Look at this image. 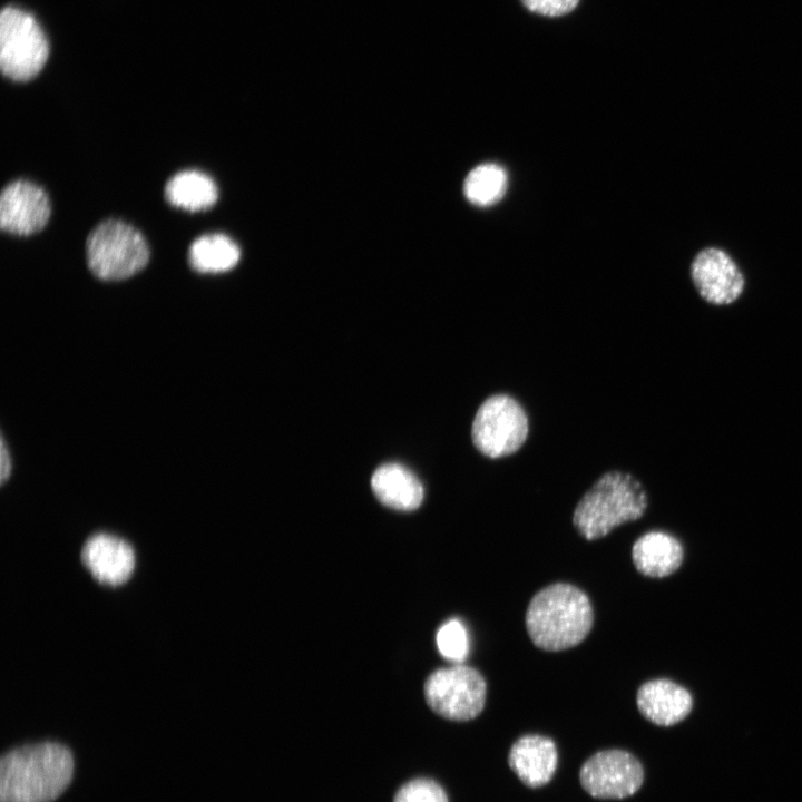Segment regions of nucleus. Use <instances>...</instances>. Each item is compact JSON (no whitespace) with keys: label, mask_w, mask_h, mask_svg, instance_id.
<instances>
[{"label":"nucleus","mask_w":802,"mask_h":802,"mask_svg":"<svg viewBox=\"0 0 802 802\" xmlns=\"http://www.w3.org/2000/svg\"><path fill=\"white\" fill-rule=\"evenodd\" d=\"M71 751L58 742L25 744L0 760V802H52L70 784Z\"/></svg>","instance_id":"obj_1"},{"label":"nucleus","mask_w":802,"mask_h":802,"mask_svg":"<svg viewBox=\"0 0 802 802\" xmlns=\"http://www.w3.org/2000/svg\"><path fill=\"white\" fill-rule=\"evenodd\" d=\"M525 623L535 646L558 652L574 647L587 637L594 624V609L580 588L555 583L532 596Z\"/></svg>","instance_id":"obj_2"},{"label":"nucleus","mask_w":802,"mask_h":802,"mask_svg":"<svg viewBox=\"0 0 802 802\" xmlns=\"http://www.w3.org/2000/svg\"><path fill=\"white\" fill-rule=\"evenodd\" d=\"M648 497L633 476L610 471L599 477L575 507L573 524L587 540L608 535L617 526L639 519Z\"/></svg>","instance_id":"obj_3"},{"label":"nucleus","mask_w":802,"mask_h":802,"mask_svg":"<svg viewBox=\"0 0 802 802\" xmlns=\"http://www.w3.org/2000/svg\"><path fill=\"white\" fill-rule=\"evenodd\" d=\"M90 272L102 281H120L140 272L149 261V247L134 226L117 219L97 225L86 242Z\"/></svg>","instance_id":"obj_4"},{"label":"nucleus","mask_w":802,"mask_h":802,"mask_svg":"<svg viewBox=\"0 0 802 802\" xmlns=\"http://www.w3.org/2000/svg\"><path fill=\"white\" fill-rule=\"evenodd\" d=\"M49 46L43 30L30 13L6 7L0 16V67L14 81H28L43 68Z\"/></svg>","instance_id":"obj_5"},{"label":"nucleus","mask_w":802,"mask_h":802,"mask_svg":"<svg viewBox=\"0 0 802 802\" xmlns=\"http://www.w3.org/2000/svg\"><path fill=\"white\" fill-rule=\"evenodd\" d=\"M527 434V415L521 405L507 394L487 398L478 408L471 427L475 447L491 459L516 452Z\"/></svg>","instance_id":"obj_6"},{"label":"nucleus","mask_w":802,"mask_h":802,"mask_svg":"<svg viewBox=\"0 0 802 802\" xmlns=\"http://www.w3.org/2000/svg\"><path fill=\"white\" fill-rule=\"evenodd\" d=\"M424 696L438 715L464 722L477 717L485 707L487 683L469 666H452L434 671L426 681Z\"/></svg>","instance_id":"obj_7"},{"label":"nucleus","mask_w":802,"mask_h":802,"mask_svg":"<svg viewBox=\"0 0 802 802\" xmlns=\"http://www.w3.org/2000/svg\"><path fill=\"white\" fill-rule=\"evenodd\" d=\"M584 790L596 799H625L642 786L644 771L639 761L624 750H604L583 764L579 772Z\"/></svg>","instance_id":"obj_8"},{"label":"nucleus","mask_w":802,"mask_h":802,"mask_svg":"<svg viewBox=\"0 0 802 802\" xmlns=\"http://www.w3.org/2000/svg\"><path fill=\"white\" fill-rule=\"evenodd\" d=\"M51 213L46 192L32 182L9 183L0 196V227L6 233L29 236L40 232Z\"/></svg>","instance_id":"obj_9"},{"label":"nucleus","mask_w":802,"mask_h":802,"mask_svg":"<svg viewBox=\"0 0 802 802\" xmlns=\"http://www.w3.org/2000/svg\"><path fill=\"white\" fill-rule=\"evenodd\" d=\"M691 277L700 296L713 305H728L744 291L745 280L736 263L722 250L701 251L691 265Z\"/></svg>","instance_id":"obj_10"},{"label":"nucleus","mask_w":802,"mask_h":802,"mask_svg":"<svg viewBox=\"0 0 802 802\" xmlns=\"http://www.w3.org/2000/svg\"><path fill=\"white\" fill-rule=\"evenodd\" d=\"M80 561L97 583L116 587L131 576L135 551L129 542L118 536L96 532L84 541Z\"/></svg>","instance_id":"obj_11"},{"label":"nucleus","mask_w":802,"mask_h":802,"mask_svg":"<svg viewBox=\"0 0 802 802\" xmlns=\"http://www.w3.org/2000/svg\"><path fill=\"white\" fill-rule=\"evenodd\" d=\"M636 703L647 721L659 726H672L688 716L694 701L683 685L668 678H656L639 686Z\"/></svg>","instance_id":"obj_12"},{"label":"nucleus","mask_w":802,"mask_h":802,"mask_svg":"<svg viewBox=\"0 0 802 802\" xmlns=\"http://www.w3.org/2000/svg\"><path fill=\"white\" fill-rule=\"evenodd\" d=\"M508 762L525 785L539 788L552 779L558 764V752L551 739L528 734L511 745Z\"/></svg>","instance_id":"obj_13"},{"label":"nucleus","mask_w":802,"mask_h":802,"mask_svg":"<svg viewBox=\"0 0 802 802\" xmlns=\"http://www.w3.org/2000/svg\"><path fill=\"white\" fill-rule=\"evenodd\" d=\"M684 555V547L676 537L658 530L644 534L632 547L635 568L651 578L674 574L682 566Z\"/></svg>","instance_id":"obj_14"},{"label":"nucleus","mask_w":802,"mask_h":802,"mask_svg":"<svg viewBox=\"0 0 802 802\" xmlns=\"http://www.w3.org/2000/svg\"><path fill=\"white\" fill-rule=\"evenodd\" d=\"M371 487L383 505L397 510H414L423 500V488L419 479L398 463L379 467L371 478Z\"/></svg>","instance_id":"obj_15"},{"label":"nucleus","mask_w":802,"mask_h":802,"mask_svg":"<svg viewBox=\"0 0 802 802\" xmlns=\"http://www.w3.org/2000/svg\"><path fill=\"white\" fill-rule=\"evenodd\" d=\"M165 198L177 208L202 212L214 206L218 190L208 175L198 170H183L167 182Z\"/></svg>","instance_id":"obj_16"},{"label":"nucleus","mask_w":802,"mask_h":802,"mask_svg":"<svg viewBox=\"0 0 802 802\" xmlns=\"http://www.w3.org/2000/svg\"><path fill=\"white\" fill-rule=\"evenodd\" d=\"M190 267L203 274L224 273L239 261V247L226 235L206 234L196 238L188 250Z\"/></svg>","instance_id":"obj_17"},{"label":"nucleus","mask_w":802,"mask_h":802,"mask_svg":"<svg viewBox=\"0 0 802 802\" xmlns=\"http://www.w3.org/2000/svg\"><path fill=\"white\" fill-rule=\"evenodd\" d=\"M507 185L506 170L497 164L486 163L470 170L464 179L463 190L470 203L489 206L505 195Z\"/></svg>","instance_id":"obj_18"},{"label":"nucleus","mask_w":802,"mask_h":802,"mask_svg":"<svg viewBox=\"0 0 802 802\" xmlns=\"http://www.w3.org/2000/svg\"><path fill=\"white\" fill-rule=\"evenodd\" d=\"M437 646L444 658L462 662L469 653L468 634L462 623L454 618L444 623L437 633Z\"/></svg>","instance_id":"obj_19"},{"label":"nucleus","mask_w":802,"mask_h":802,"mask_svg":"<svg viewBox=\"0 0 802 802\" xmlns=\"http://www.w3.org/2000/svg\"><path fill=\"white\" fill-rule=\"evenodd\" d=\"M393 802H448V796L437 782L415 779L398 790Z\"/></svg>","instance_id":"obj_20"},{"label":"nucleus","mask_w":802,"mask_h":802,"mask_svg":"<svg viewBox=\"0 0 802 802\" xmlns=\"http://www.w3.org/2000/svg\"><path fill=\"white\" fill-rule=\"evenodd\" d=\"M532 12L557 17L570 12L579 0H521Z\"/></svg>","instance_id":"obj_21"},{"label":"nucleus","mask_w":802,"mask_h":802,"mask_svg":"<svg viewBox=\"0 0 802 802\" xmlns=\"http://www.w3.org/2000/svg\"><path fill=\"white\" fill-rule=\"evenodd\" d=\"M11 472V457L3 438L0 447V481L4 483Z\"/></svg>","instance_id":"obj_22"}]
</instances>
